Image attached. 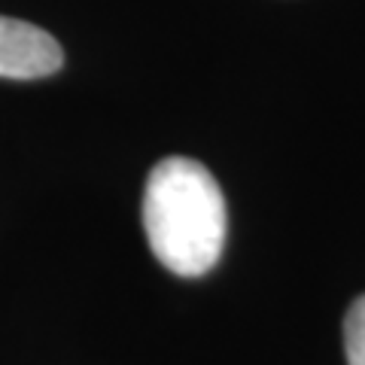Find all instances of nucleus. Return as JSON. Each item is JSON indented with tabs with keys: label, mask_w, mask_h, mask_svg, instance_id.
<instances>
[{
	"label": "nucleus",
	"mask_w": 365,
	"mask_h": 365,
	"mask_svg": "<svg viewBox=\"0 0 365 365\" xmlns=\"http://www.w3.org/2000/svg\"><path fill=\"white\" fill-rule=\"evenodd\" d=\"M143 228L155 259L180 277H201L222 256L228 216L213 174L195 158L170 155L150 170Z\"/></svg>",
	"instance_id": "f257e3e1"
},
{
	"label": "nucleus",
	"mask_w": 365,
	"mask_h": 365,
	"mask_svg": "<svg viewBox=\"0 0 365 365\" xmlns=\"http://www.w3.org/2000/svg\"><path fill=\"white\" fill-rule=\"evenodd\" d=\"M61 64L64 52L52 34L31 21L0 16V76L4 79H43L58 73Z\"/></svg>",
	"instance_id": "f03ea898"
},
{
	"label": "nucleus",
	"mask_w": 365,
	"mask_h": 365,
	"mask_svg": "<svg viewBox=\"0 0 365 365\" xmlns=\"http://www.w3.org/2000/svg\"><path fill=\"white\" fill-rule=\"evenodd\" d=\"M344 353L350 365H365V295L344 317Z\"/></svg>",
	"instance_id": "7ed1b4c3"
}]
</instances>
